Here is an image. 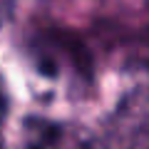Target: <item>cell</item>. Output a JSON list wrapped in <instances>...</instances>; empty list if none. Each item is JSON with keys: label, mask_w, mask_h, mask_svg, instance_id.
<instances>
[{"label": "cell", "mask_w": 149, "mask_h": 149, "mask_svg": "<svg viewBox=\"0 0 149 149\" xmlns=\"http://www.w3.org/2000/svg\"><path fill=\"white\" fill-rule=\"evenodd\" d=\"M25 149H102V144L80 124L30 119L25 127Z\"/></svg>", "instance_id": "6da1fadb"}, {"label": "cell", "mask_w": 149, "mask_h": 149, "mask_svg": "<svg viewBox=\"0 0 149 149\" xmlns=\"http://www.w3.org/2000/svg\"><path fill=\"white\" fill-rule=\"evenodd\" d=\"M127 149H149V129H142V132L134 134Z\"/></svg>", "instance_id": "7a4b0ae2"}, {"label": "cell", "mask_w": 149, "mask_h": 149, "mask_svg": "<svg viewBox=\"0 0 149 149\" xmlns=\"http://www.w3.org/2000/svg\"><path fill=\"white\" fill-rule=\"evenodd\" d=\"M13 8H15V0H0V27L8 22V17L13 15Z\"/></svg>", "instance_id": "3957f363"}, {"label": "cell", "mask_w": 149, "mask_h": 149, "mask_svg": "<svg viewBox=\"0 0 149 149\" xmlns=\"http://www.w3.org/2000/svg\"><path fill=\"white\" fill-rule=\"evenodd\" d=\"M5 112H8V100H5V87H3V80H0V124L5 119Z\"/></svg>", "instance_id": "277c9868"}, {"label": "cell", "mask_w": 149, "mask_h": 149, "mask_svg": "<svg viewBox=\"0 0 149 149\" xmlns=\"http://www.w3.org/2000/svg\"><path fill=\"white\" fill-rule=\"evenodd\" d=\"M0 149H5V147H3V144H0Z\"/></svg>", "instance_id": "5b68a950"}]
</instances>
